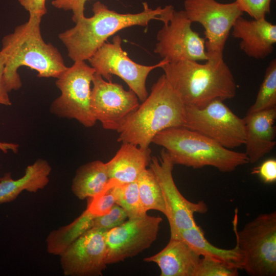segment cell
<instances>
[{
	"label": "cell",
	"mask_w": 276,
	"mask_h": 276,
	"mask_svg": "<svg viewBox=\"0 0 276 276\" xmlns=\"http://www.w3.org/2000/svg\"><path fill=\"white\" fill-rule=\"evenodd\" d=\"M118 181L110 179L105 188L99 194L88 198L86 209L95 216L107 213L116 204L115 197L111 191L112 186Z\"/></svg>",
	"instance_id": "83f0119b"
},
{
	"label": "cell",
	"mask_w": 276,
	"mask_h": 276,
	"mask_svg": "<svg viewBox=\"0 0 276 276\" xmlns=\"http://www.w3.org/2000/svg\"><path fill=\"white\" fill-rule=\"evenodd\" d=\"M238 269L209 256L200 258L194 276H237Z\"/></svg>",
	"instance_id": "4316f807"
},
{
	"label": "cell",
	"mask_w": 276,
	"mask_h": 276,
	"mask_svg": "<svg viewBox=\"0 0 276 276\" xmlns=\"http://www.w3.org/2000/svg\"><path fill=\"white\" fill-rule=\"evenodd\" d=\"M179 238L185 241L200 256H209L238 269H243L244 255L237 243L235 247L231 249L217 247L206 239L203 232L198 225L181 232Z\"/></svg>",
	"instance_id": "7402d4cb"
},
{
	"label": "cell",
	"mask_w": 276,
	"mask_h": 276,
	"mask_svg": "<svg viewBox=\"0 0 276 276\" xmlns=\"http://www.w3.org/2000/svg\"><path fill=\"white\" fill-rule=\"evenodd\" d=\"M183 5L191 22L204 28L208 56L223 54L234 22L244 13L236 1L224 4L216 0H185Z\"/></svg>",
	"instance_id": "7c38bea8"
},
{
	"label": "cell",
	"mask_w": 276,
	"mask_h": 276,
	"mask_svg": "<svg viewBox=\"0 0 276 276\" xmlns=\"http://www.w3.org/2000/svg\"><path fill=\"white\" fill-rule=\"evenodd\" d=\"M183 127L198 132L229 149L244 145L245 141L244 118L235 114L220 100L201 108L186 106Z\"/></svg>",
	"instance_id": "ba28073f"
},
{
	"label": "cell",
	"mask_w": 276,
	"mask_h": 276,
	"mask_svg": "<svg viewBox=\"0 0 276 276\" xmlns=\"http://www.w3.org/2000/svg\"><path fill=\"white\" fill-rule=\"evenodd\" d=\"M238 209L233 220L236 243L244 255L243 269L249 275H276V212L261 214L237 229Z\"/></svg>",
	"instance_id": "8992f818"
},
{
	"label": "cell",
	"mask_w": 276,
	"mask_h": 276,
	"mask_svg": "<svg viewBox=\"0 0 276 276\" xmlns=\"http://www.w3.org/2000/svg\"><path fill=\"white\" fill-rule=\"evenodd\" d=\"M4 58L0 52V105L11 106L12 103L4 80Z\"/></svg>",
	"instance_id": "836d02e7"
},
{
	"label": "cell",
	"mask_w": 276,
	"mask_h": 276,
	"mask_svg": "<svg viewBox=\"0 0 276 276\" xmlns=\"http://www.w3.org/2000/svg\"><path fill=\"white\" fill-rule=\"evenodd\" d=\"M21 6L27 11L29 15L43 17L47 13L46 0H18Z\"/></svg>",
	"instance_id": "d6a6232c"
},
{
	"label": "cell",
	"mask_w": 276,
	"mask_h": 276,
	"mask_svg": "<svg viewBox=\"0 0 276 276\" xmlns=\"http://www.w3.org/2000/svg\"><path fill=\"white\" fill-rule=\"evenodd\" d=\"M136 182L143 209L145 213L151 210L166 214L165 203L156 177L151 169H146L138 177Z\"/></svg>",
	"instance_id": "cb8c5ba5"
},
{
	"label": "cell",
	"mask_w": 276,
	"mask_h": 276,
	"mask_svg": "<svg viewBox=\"0 0 276 276\" xmlns=\"http://www.w3.org/2000/svg\"><path fill=\"white\" fill-rule=\"evenodd\" d=\"M162 221L159 216L147 214L128 219L120 225L107 231V264L122 262L150 247L157 238Z\"/></svg>",
	"instance_id": "4fadbf2b"
},
{
	"label": "cell",
	"mask_w": 276,
	"mask_h": 276,
	"mask_svg": "<svg viewBox=\"0 0 276 276\" xmlns=\"http://www.w3.org/2000/svg\"><path fill=\"white\" fill-rule=\"evenodd\" d=\"M186 106L201 108L217 100L234 98L237 84L223 54L209 55L204 63L192 60L167 63L161 67Z\"/></svg>",
	"instance_id": "3957f363"
},
{
	"label": "cell",
	"mask_w": 276,
	"mask_h": 276,
	"mask_svg": "<svg viewBox=\"0 0 276 276\" xmlns=\"http://www.w3.org/2000/svg\"><path fill=\"white\" fill-rule=\"evenodd\" d=\"M185 107L163 74L152 85L150 95L117 130L118 141L147 149L158 132L183 126Z\"/></svg>",
	"instance_id": "277c9868"
},
{
	"label": "cell",
	"mask_w": 276,
	"mask_h": 276,
	"mask_svg": "<svg viewBox=\"0 0 276 276\" xmlns=\"http://www.w3.org/2000/svg\"><path fill=\"white\" fill-rule=\"evenodd\" d=\"M87 0H53V6L57 9L72 12V20L75 23L84 16L85 5Z\"/></svg>",
	"instance_id": "4dcf8cb0"
},
{
	"label": "cell",
	"mask_w": 276,
	"mask_h": 276,
	"mask_svg": "<svg viewBox=\"0 0 276 276\" xmlns=\"http://www.w3.org/2000/svg\"><path fill=\"white\" fill-rule=\"evenodd\" d=\"M95 217L86 209L72 222L52 231L45 240L48 252L60 256L74 241L92 228Z\"/></svg>",
	"instance_id": "603a6c76"
},
{
	"label": "cell",
	"mask_w": 276,
	"mask_h": 276,
	"mask_svg": "<svg viewBox=\"0 0 276 276\" xmlns=\"http://www.w3.org/2000/svg\"><path fill=\"white\" fill-rule=\"evenodd\" d=\"M42 17L29 15L28 20L4 36L0 52L5 60L4 80L8 90L22 86L21 66L37 72L39 78H57L67 68L58 49L43 40L40 30Z\"/></svg>",
	"instance_id": "7a4b0ae2"
},
{
	"label": "cell",
	"mask_w": 276,
	"mask_h": 276,
	"mask_svg": "<svg viewBox=\"0 0 276 276\" xmlns=\"http://www.w3.org/2000/svg\"><path fill=\"white\" fill-rule=\"evenodd\" d=\"M232 34L240 39V49L249 57L264 59L272 53L276 43V25L266 19L248 20L239 17L232 27Z\"/></svg>",
	"instance_id": "2e32d148"
},
{
	"label": "cell",
	"mask_w": 276,
	"mask_h": 276,
	"mask_svg": "<svg viewBox=\"0 0 276 276\" xmlns=\"http://www.w3.org/2000/svg\"><path fill=\"white\" fill-rule=\"evenodd\" d=\"M116 204L126 212L128 219L142 217L147 214L143 209L136 181L120 183L117 181L112 187Z\"/></svg>",
	"instance_id": "d4e9b609"
},
{
	"label": "cell",
	"mask_w": 276,
	"mask_h": 276,
	"mask_svg": "<svg viewBox=\"0 0 276 276\" xmlns=\"http://www.w3.org/2000/svg\"><path fill=\"white\" fill-rule=\"evenodd\" d=\"M52 167L43 158H38L27 167L24 175L14 179L11 173H5L0 179V204L15 200L24 191L36 193L49 183Z\"/></svg>",
	"instance_id": "d6986e66"
},
{
	"label": "cell",
	"mask_w": 276,
	"mask_h": 276,
	"mask_svg": "<svg viewBox=\"0 0 276 276\" xmlns=\"http://www.w3.org/2000/svg\"><path fill=\"white\" fill-rule=\"evenodd\" d=\"M149 165L162 190L166 210L165 216L170 225V238H179L181 232L197 225L194 214L206 213L208 206L202 200L192 202L182 195L173 178L174 165L165 149H162L159 158L151 157Z\"/></svg>",
	"instance_id": "30bf717a"
},
{
	"label": "cell",
	"mask_w": 276,
	"mask_h": 276,
	"mask_svg": "<svg viewBox=\"0 0 276 276\" xmlns=\"http://www.w3.org/2000/svg\"><path fill=\"white\" fill-rule=\"evenodd\" d=\"M127 218L125 210L115 204L107 213L94 218L92 228L108 231L123 223Z\"/></svg>",
	"instance_id": "f1b7e54d"
},
{
	"label": "cell",
	"mask_w": 276,
	"mask_h": 276,
	"mask_svg": "<svg viewBox=\"0 0 276 276\" xmlns=\"http://www.w3.org/2000/svg\"><path fill=\"white\" fill-rule=\"evenodd\" d=\"M91 91L90 108L96 120L104 129L117 130L126 118L139 106V99L130 89L105 80L94 74Z\"/></svg>",
	"instance_id": "5bb4252c"
},
{
	"label": "cell",
	"mask_w": 276,
	"mask_h": 276,
	"mask_svg": "<svg viewBox=\"0 0 276 276\" xmlns=\"http://www.w3.org/2000/svg\"><path fill=\"white\" fill-rule=\"evenodd\" d=\"M200 256L181 238H170L162 250L144 261L155 263L160 276H194Z\"/></svg>",
	"instance_id": "ac0fdd59"
},
{
	"label": "cell",
	"mask_w": 276,
	"mask_h": 276,
	"mask_svg": "<svg viewBox=\"0 0 276 276\" xmlns=\"http://www.w3.org/2000/svg\"><path fill=\"white\" fill-rule=\"evenodd\" d=\"M19 145L15 143L0 142V150L5 153L9 151L17 153L18 151Z\"/></svg>",
	"instance_id": "e575fe53"
},
{
	"label": "cell",
	"mask_w": 276,
	"mask_h": 276,
	"mask_svg": "<svg viewBox=\"0 0 276 276\" xmlns=\"http://www.w3.org/2000/svg\"><path fill=\"white\" fill-rule=\"evenodd\" d=\"M109 179L106 164L99 160L92 161L77 169L71 190L76 197L83 200L100 193Z\"/></svg>",
	"instance_id": "44dd1931"
},
{
	"label": "cell",
	"mask_w": 276,
	"mask_h": 276,
	"mask_svg": "<svg viewBox=\"0 0 276 276\" xmlns=\"http://www.w3.org/2000/svg\"><path fill=\"white\" fill-rule=\"evenodd\" d=\"M0 170H1V165H0ZM1 176L0 175V179H1Z\"/></svg>",
	"instance_id": "d590c367"
},
{
	"label": "cell",
	"mask_w": 276,
	"mask_h": 276,
	"mask_svg": "<svg viewBox=\"0 0 276 276\" xmlns=\"http://www.w3.org/2000/svg\"><path fill=\"white\" fill-rule=\"evenodd\" d=\"M95 69L85 61H76L57 78L55 84L61 95L51 103V113L60 118L75 119L86 127L97 121L90 108V85Z\"/></svg>",
	"instance_id": "52a82bcc"
},
{
	"label": "cell",
	"mask_w": 276,
	"mask_h": 276,
	"mask_svg": "<svg viewBox=\"0 0 276 276\" xmlns=\"http://www.w3.org/2000/svg\"><path fill=\"white\" fill-rule=\"evenodd\" d=\"M107 230L91 228L60 256L65 276H100L106 269Z\"/></svg>",
	"instance_id": "9a60e30c"
},
{
	"label": "cell",
	"mask_w": 276,
	"mask_h": 276,
	"mask_svg": "<svg viewBox=\"0 0 276 276\" xmlns=\"http://www.w3.org/2000/svg\"><path fill=\"white\" fill-rule=\"evenodd\" d=\"M152 143L163 147L174 165L194 169L206 166L230 172L248 163L244 152L226 148L209 137L183 127L158 132Z\"/></svg>",
	"instance_id": "5b68a950"
},
{
	"label": "cell",
	"mask_w": 276,
	"mask_h": 276,
	"mask_svg": "<svg viewBox=\"0 0 276 276\" xmlns=\"http://www.w3.org/2000/svg\"><path fill=\"white\" fill-rule=\"evenodd\" d=\"M276 108L247 112L244 118L246 137L244 152L248 163L254 164L275 146Z\"/></svg>",
	"instance_id": "e0dca14e"
},
{
	"label": "cell",
	"mask_w": 276,
	"mask_h": 276,
	"mask_svg": "<svg viewBox=\"0 0 276 276\" xmlns=\"http://www.w3.org/2000/svg\"><path fill=\"white\" fill-rule=\"evenodd\" d=\"M276 108V59L267 66L254 103L247 112Z\"/></svg>",
	"instance_id": "484cf974"
},
{
	"label": "cell",
	"mask_w": 276,
	"mask_h": 276,
	"mask_svg": "<svg viewBox=\"0 0 276 276\" xmlns=\"http://www.w3.org/2000/svg\"><path fill=\"white\" fill-rule=\"evenodd\" d=\"M150 148L144 150L134 145L124 143L113 157L106 163L109 179L120 183L136 181L149 165Z\"/></svg>",
	"instance_id": "ffe728a7"
},
{
	"label": "cell",
	"mask_w": 276,
	"mask_h": 276,
	"mask_svg": "<svg viewBox=\"0 0 276 276\" xmlns=\"http://www.w3.org/2000/svg\"><path fill=\"white\" fill-rule=\"evenodd\" d=\"M122 38L113 37L111 42H105L88 60L95 70L107 81H112V75L121 78L143 102L148 96L146 80L153 70L169 63L162 59L153 65H144L132 60L122 48Z\"/></svg>",
	"instance_id": "9c48e42d"
},
{
	"label": "cell",
	"mask_w": 276,
	"mask_h": 276,
	"mask_svg": "<svg viewBox=\"0 0 276 276\" xmlns=\"http://www.w3.org/2000/svg\"><path fill=\"white\" fill-rule=\"evenodd\" d=\"M143 10L137 13H120L110 10L100 1L92 7L93 15L78 19L74 27L59 34L67 55L74 62L88 60L110 36L128 27H147L150 21L167 23L174 8L172 5L156 9L143 3Z\"/></svg>",
	"instance_id": "6da1fadb"
},
{
	"label": "cell",
	"mask_w": 276,
	"mask_h": 276,
	"mask_svg": "<svg viewBox=\"0 0 276 276\" xmlns=\"http://www.w3.org/2000/svg\"><path fill=\"white\" fill-rule=\"evenodd\" d=\"M192 24L184 10H174L157 34L154 52L169 63L207 60L205 40L192 29Z\"/></svg>",
	"instance_id": "8fae6325"
},
{
	"label": "cell",
	"mask_w": 276,
	"mask_h": 276,
	"mask_svg": "<svg viewBox=\"0 0 276 276\" xmlns=\"http://www.w3.org/2000/svg\"><path fill=\"white\" fill-rule=\"evenodd\" d=\"M272 0H236L240 9L255 19L266 18Z\"/></svg>",
	"instance_id": "f546056e"
},
{
	"label": "cell",
	"mask_w": 276,
	"mask_h": 276,
	"mask_svg": "<svg viewBox=\"0 0 276 276\" xmlns=\"http://www.w3.org/2000/svg\"><path fill=\"white\" fill-rule=\"evenodd\" d=\"M251 174L258 175L265 183H272L276 181V159L269 158L260 166L255 167Z\"/></svg>",
	"instance_id": "1f68e13d"
}]
</instances>
